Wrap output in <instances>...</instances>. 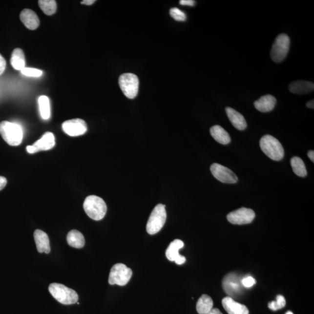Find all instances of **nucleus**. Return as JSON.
Wrapping results in <instances>:
<instances>
[{
  "mask_svg": "<svg viewBox=\"0 0 314 314\" xmlns=\"http://www.w3.org/2000/svg\"><path fill=\"white\" fill-rule=\"evenodd\" d=\"M84 209L86 214L94 221L102 220L105 217L107 207L102 198L91 195L85 199Z\"/></svg>",
  "mask_w": 314,
  "mask_h": 314,
  "instance_id": "nucleus-1",
  "label": "nucleus"
},
{
  "mask_svg": "<svg viewBox=\"0 0 314 314\" xmlns=\"http://www.w3.org/2000/svg\"><path fill=\"white\" fill-rule=\"evenodd\" d=\"M260 146L262 151L271 160L279 161L284 157V148L279 140L272 136H264L260 140Z\"/></svg>",
  "mask_w": 314,
  "mask_h": 314,
  "instance_id": "nucleus-2",
  "label": "nucleus"
},
{
  "mask_svg": "<svg viewBox=\"0 0 314 314\" xmlns=\"http://www.w3.org/2000/svg\"><path fill=\"white\" fill-rule=\"evenodd\" d=\"M48 291L55 299L63 304H74L78 301L77 293L60 283H51L48 288Z\"/></svg>",
  "mask_w": 314,
  "mask_h": 314,
  "instance_id": "nucleus-3",
  "label": "nucleus"
},
{
  "mask_svg": "<svg viewBox=\"0 0 314 314\" xmlns=\"http://www.w3.org/2000/svg\"><path fill=\"white\" fill-rule=\"evenodd\" d=\"M0 134L9 145L17 146L22 142V128L16 124L8 121L1 122L0 123Z\"/></svg>",
  "mask_w": 314,
  "mask_h": 314,
  "instance_id": "nucleus-4",
  "label": "nucleus"
},
{
  "mask_svg": "<svg viewBox=\"0 0 314 314\" xmlns=\"http://www.w3.org/2000/svg\"><path fill=\"white\" fill-rule=\"evenodd\" d=\"M167 212L166 206L159 204L155 206L149 217L146 230L148 233L155 234L159 232L166 223Z\"/></svg>",
  "mask_w": 314,
  "mask_h": 314,
  "instance_id": "nucleus-5",
  "label": "nucleus"
},
{
  "mask_svg": "<svg viewBox=\"0 0 314 314\" xmlns=\"http://www.w3.org/2000/svg\"><path fill=\"white\" fill-rule=\"evenodd\" d=\"M119 84L127 98L133 99L138 95L139 81L136 75L131 73L121 75L119 78Z\"/></svg>",
  "mask_w": 314,
  "mask_h": 314,
  "instance_id": "nucleus-6",
  "label": "nucleus"
},
{
  "mask_svg": "<svg viewBox=\"0 0 314 314\" xmlns=\"http://www.w3.org/2000/svg\"><path fill=\"white\" fill-rule=\"evenodd\" d=\"M132 271L124 264H116L112 267L109 273L108 282L111 285L124 286L130 281Z\"/></svg>",
  "mask_w": 314,
  "mask_h": 314,
  "instance_id": "nucleus-7",
  "label": "nucleus"
},
{
  "mask_svg": "<svg viewBox=\"0 0 314 314\" xmlns=\"http://www.w3.org/2000/svg\"><path fill=\"white\" fill-rule=\"evenodd\" d=\"M290 42L289 36L284 33L277 36L271 51V59L274 62L279 63L286 59L289 51Z\"/></svg>",
  "mask_w": 314,
  "mask_h": 314,
  "instance_id": "nucleus-8",
  "label": "nucleus"
},
{
  "mask_svg": "<svg viewBox=\"0 0 314 314\" xmlns=\"http://www.w3.org/2000/svg\"><path fill=\"white\" fill-rule=\"evenodd\" d=\"M210 170L215 178L224 184H234L238 182V178L232 170L217 163L213 164Z\"/></svg>",
  "mask_w": 314,
  "mask_h": 314,
  "instance_id": "nucleus-9",
  "label": "nucleus"
},
{
  "mask_svg": "<svg viewBox=\"0 0 314 314\" xmlns=\"http://www.w3.org/2000/svg\"><path fill=\"white\" fill-rule=\"evenodd\" d=\"M255 217V214L252 209L242 207L230 213L227 219L233 225H245L251 223Z\"/></svg>",
  "mask_w": 314,
  "mask_h": 314,
  "instance_id": "nucleus-10",
  "label": "nucleus"
},
{
  "mask_svg": "<svg viewBox=\"0 0 314 314\" xmlns=\"http://www.w3.org/2000/svg\"><path fill=\"white\" fill-rule=\"evenodd\" d=\"M62 126L63 132L72 137L83 135L87 130L86 122L79 118L64 122Z\"/></svg>",
  "mask_w": 314,
  "mask_h": 314,
  "instance_id": "nucleus-11",
  "label": "nucleus"
},
{
  "mask_svg": "<svg viewBox=\"0 0 314 314\" xmlns=\"http://www.w3.org/2000/svg\"><path fill=\"white\" fill-rule=\"evenodd\" d=\"M222 303L229 314H249V311L245 305L237 303L230 297H225Z\"/></svg>",
  "mask_w": 314,
  "mask_h": 314,
  "instance_id": "nucleus-12",
  "label": "nucleus"
},
{
  "mask_svg": "<svg viewBox=\"0 0 314 314\" xmlns=\"http://www.w3.org/2000/svg\"><path fill=\"white\" fill-rule=\"evenodd\" d=\"M20 20L27 28L30 30H35L40 25L38 15L30 9H25L21 12Z\"/></svg>",
  "mask_w": 314,
  "mask_h": 314,
  "instance_id": "nucleus-13",
  "label": "nucleus"
},
{
  "mask_svg": "<svg viewBox=\"0 0 314 314\" xmlns=\"http://www.w3.org/2000/svg\"><path fill=\"white\" fill-rule=\"evenodd\" d=\"M34 239L39 252H44L45 254L50 253V240L46 233L40 230H36L34 232Z\"/></svg>",
  "mask_w": 314,
  "mask_h": 314,
  "instance_id": "nucleus-14",
  "label": "nucleus"
},
{
  "mask_svg": "<svg viewBox=\"0 0 314 314\" xmlns=\"http://www.w3.org/2000/svg\"><path fill=\"white\" fill-rule=\"evenodd\" d=\"M276 99L275 97L267 94L256 100L254 103L255 108L261 112H268L275 108Z\"/></svg>",
  "mask_w": 314,
  "mask_h": 314,
  "instance_id": "nucleus-15",
  "label": "nucleus"
},
{
  "mask_svg": "<svg viewBox=\"0 0 314 314\" xmlns=\"http://www.w3.org/2000/svg\"><path fill=\"white\" fill-rule=\"evenodd\" d=\"M229 120L233 126L239 130H243L247 127V123L245 117L232 108L227 107L225 109Z\"/></svg>",
  "mask_w": 314,
  "mask_h": 314,
  "instance_id": "nucleus-16",
  "label": "nucleus"
},
{
  "mask_svg": "<svg viewBox=\"0 0 314 314\" xmlns=\"http://www.w3.org/2000/svg\"><path fill=\"white\" fill-rule=\"evenodd\" d=\"M56 145L55 137L51 132H46L41 139L36 141L33 145L36 148V152L40 151L49 150L54 147Z\"/></svg>",
  "mask_w": 314,
  "mask_h": 314,
  "instance_id": "nucleus-17",
  "label": "nucleus"
},
{
  "mask_svg": "<svg viewBox=\"0 0 314 314\" xmlns=\"http://www.w3.org/2000/svg\"><path fill=\"white\" fill-rule=\"evenodd\" d=\"M289 87L292 93L304 94L312 92L314 89V84L308 81H295L290 84Z\"/></svg>",
  "mask_w": 314,
  "mask_h": 314,
  "instance_id": "nucleus-18",
  "label": "nucleus"
},
{
  "mask_svg": "<svg viewBox=\"0 0 314 314\" xmlns=\"http://www.w3.org/2000/svg\"><path fill=\"white\" fill-rule=\"evenodd\" d=\"M223 288L229 294L233 295L237 293L241 288L238 277L233 274L227 275L223 280Z\"/></svg>",
  "mask_w": 314,
  "mask_h": 314,
  "instance_id": "nucleus-19",
  "label": "nucleus"
},
{
  "mask_svg": "<svg viewBox=\"0 0 314 314\" xmlns=\"http://www.w3.org/2000/svg\"><path fill=\"white\" fill-rule=\"evenodd\" d=\"M210 133L213 138L220 144L227 145L231 141L229 133L223 127L219 126H215L210 129Z\"/></svg>",
  "mask_w": 314,
  "mask_h": 314,
  "instance_id": "nucleus-20",
  "label": "nucleus"
},
{
  "mask_svg": "<svg viewBox=\"0 0 314 314\" xmlns=\"http://www.w3.org/2000/svg\"><path fill=\"white\" fill-rule=\"evenodd\" d=\"M68 245L76 249L84 248L85 245L84 237L80 231L72 230L69 231L66 237Z\"/></svg>",
  "mask_w": 314,
  "mask_h": 314,
  "instance_id": "nucleus-21",
  "label": "nucleus"
},
{
  "mask_svg": "<svg viewBox=\"0 0 314 314\" xmlns=\"http://www.w3.org/2000/svg\"><path fill=\"white\" fill-rule=\"evenodd\" d=\"M25 57L21 48H15L11 58V64L15 69L21 71L25 67Z\"/></svg>",
  "mask_w": 314,
  "mask_h": 314,
  "instance_id": "nucleus-22",
  "label": "nucleus"
},
{
  "mask_svg": "<svg viewBox=\"0 0 314 314\" xmlns=\"http://www.w3.org/2000/svg\"><path fill=\"white\" fill-rule=\"evenodd\" d=\"M184 243L182 240L176 239L170 243L166 251V256L170 261H175L181 254H179L180 249L184 248Z\"/></svg>",
  "mask_w": 314,
  "mask_h": 314,
  "instance_id": "nucleus-23",
  "label": "nucleus"
},
{
  "mask_svg": "<svg viewBox=\"0 0 314 314\" xmlns=\"http://www.w3.org/2000/svg\"><path fill=\"white\" fill-rule=\"evenodd\" d=\"M214 303L209 295L203 294L197 301L196 309L198 313L200 314H206L213 309Z\"/></svg>",
  "mask_w": 314,
  "mask_h": 314,
  "instance_id": "nucleus-24",
  "label": "nucleus"
},
{
  "mask_svg": "<svg viewBox=\"0 0 314 314\" xmlns=\"http://www.w3.org/2000/svg\"><path fill=\"white\" fill-rule=\"evenodd\" d=\"M291 164L295 175L300 177H305L307 175L306 165L301 158L293 157L291 160Z\"/></svg>",
  "mask_w": 314,
  "mask_h": 314,
  "instance_id": "nucleus-25",
  "label": "nucleus"
},
{
  "mask_svg": "<svg viewBox=\"0 0 314 314\" xmlns=\"http://www.w3.org/2000/svg\"><path fill=\"white\" fill-rule=\"evenodd\" d=\"M39 105L40 112L43 120H48L50 117V100L47 96H42L39 97Z\"/></svg>",
  "mask_w": 314,
  "mask_h": 314,
  "instance_id": "nucleus-26",
  "label": "nucleus"
},
{
  "mask_svg": "<svg viewBox=\"0 0 314 314\" xmlns=\"http://www.w3.org/2000/svg\"><path fill=\"white\" fill-rule=\"evenodd\" d=\"M38 3L40 8L47 15L50 16L57 11V2L54 0H40Z\"/></svg>",
  "mask_w": 314,
  "mask_h": 314,
  "instance_id": "nucleus-27",
  "label": "nucleus"
},
{
  "mask_svg": "<svg viewBox=\"0 0 314 314\" xmlns=\"http://www.w3.org/2000/svg\"><path fill=\"white\" fill-rule=\"evenodd\" d=\"M286 306V300L281 295H277L276 300L270 302L268 303V307L272 311H277L282 309Z\"/></svg>",
  "mask_w": 314,
  "mask_h": 314,
  "instance_id": "nucleus-28",
  "label": "nucleus"
},
{
  "mask_svg": "<svg viewBox=\"0 0 314 314\" xmlns=\"http://www.w3.org/2000/svg\"><path fill=\"white\" fill-rule=\"evenodd\" d=\"M170 16L179 22H184L187 20V15L178 8H172L169 11Z\"/></svg>",
  "mask_w": 314,
  "mask_h": 314,
  "instance_id": "nucleus-29",
  "label": "nucleus"
},
{
  "mask_svg": "<svg viewBox=\"0 0 314 314\" xmlns=\"http://www.w3.org/2000/svg\"><path fill=\"white\" fill-rule=\"evenodd\" d=\"M21 71L23 75L29 76V77L38 78L42 75V71L41 70L35 68H26L25 67Z\"/></svg>",
  "mask_w": 314,
  "mask_h": 314,
  "instance_id": "nucleus-30",
  "label": "nucleus"
},
{
  "mask_svg": "<svg viewBox=\"0 0 314 314\" xmlns=\"http://www.w3.org/2000/svg\"><path fill=\"white\" fill-rule=\"evenodd\" d=\"M255 280L251 276L245 277L242 280V284L244 287L249 288L255 284Z\"/></svg>",
  "mask_w": 314,
  "mask_h": 314,
  "instance_id": "nucleus-31",
  "label": "nucleus"
},
{
  "mask_svg": "<svg viewBox=\"0 0 314 314\" xmlns=\"http://www.w3.org/2000/svg\"><path fill=\"white\" fill-rule=\"evenodd\" d=\"M6 65H7V63L4 59V58L3 57L1 54H0V75H2L4 73Z\"/></svg>",
  "mask_w": 314,
  "mask_h": 314,
  "instance_id": "nucleus-32",
  "label": "nucleus"
},
{
  "mask_svg": "<svg viewBox=\"0 0 314 314\" xmlns=\"http://www.w3.org/2000/svg\"><path fill=\"white\" fill-rule=\"evenodd\" d=\"M179 2L180 4L182 5H188L190 6V7H193V6L195 5V2H196L193 1V0H181Z\"/></svg>",
  "mask_w": 314,
  "mask_h": 314,
  "instance_id": "nucleus-33",
  "label": "nucleus"
},
{
  "mask_svg": "<svg viewBox=\"0 0 314 314\" xmlns=\"http://www.w3.org/2000/svg\"><path fill=\"white\" fill-rule=\"evenodd\" d=\"M7 180L5 177L0 176V191L5 187L7 185Z\"/></svg>",
  "mask_w": 314,
  "mask_h": 314,
  "instance_id": "nucleus-34",
  "label": "nucleus"
},
{
  "mask_svg": "<svg viewBox=\"0 0 314 314\" xmlns=\"http://www.w3.org/2000/svg\"><path fill=\"white\" fill-rule=\"evenodd\" d=\"M175 262L176 264L182 265L185 263L186 258L184 257V256L181 255L178 259H177V260Z\"/></svg>",
  "mask_w": 314,
  "mask_h": 314,
  "instance_id": "nucleus-35",
  "label": "nucleus"
},
{
  "mask_svg": "<svg viewBox=\"0 0 314 314\" xmlns=\"http://www.w3.org/2000/svg\"><path fill=\"white\" fill-rule=\"evenodd\" d=\"M26 150L30 154H34L36 153V152H36V148L33 145L27 146L26 147Z\"/></svg>",
  "mask_w": 314,
  "mask_h": 314,
  "instance_id": "nucleus-36",
  "label": "nucleus"
},
{
  "mask_svg": "<svg viewBox=\"0 0 314 314\" xmlns=\"http://www.w3.org/2000/svg\"><path fill=\"white\" fill-rule=\"evenodd\" d=\"M95 2V0H84V1H81V4L87 5H91L94 4V3Z\"/></svg>",
  "mask_w": 314,
  "mask_h": 314,
  "instance_id": "nucleus-37",
  "label": "nucleus"
},
{
  "mask_svg": "<svg viewBox=\"0 0 314 314\" xmlns=\"http://www.w3.org/2000/svg\"><path fill=\"white\" fill-rule=\"evenodd\" d=\"M307 154H308V156H309L311 161H312V162L314 163V151L313 150H310L309 152H308Z\"/></svg>",
  "mask_w": 314,
  "mask_h": 314,
  "instance_id": "nucleus-38",
  "label": "nucleus"
},
{
  "mask_svg": "<svg viewBox=\"0 0 314 314\" xmlns=\"http://www.w3.org/2000/svg\"><path fill=\"white\" fill-rule=\"evenodd\" d=\"M206 314H223L221 312L220 310L217 309H212L209 312Z\"/></svg>",
  "mask_w": 314,
  "mask_h": 314,
  "instance_id": "nucleus-39",
  "label": "nucleus"
},
{
  "mask_svg": "<svg viewBox=\"0 0 314 314\" xmlns=\"http://www.w3.org/2000/svg\"><path fill=\"white\" fill-rule=\"evenodd\" d=\"M306 106L309 108H314V100H310V102L306 103Z\"/></svg>",
  "mask_w": 314,
  "mask_h": 314,
  "instance_id": "nucleus-40",
  "label": "nucleus"
},
{
  "mask_svg": "<svg viewBox=\"0 0 314 314\" xmlns=\"http://www.w3.org/2000/svg\"><path fill=\"white\" fill-rule=\"evenodd\" d=\"M285 314H293V313H292V312H287V313H286Z\"/></svg>",
  "mask_w": 314,
  "mask_h": 314,
  "instance_id": "nucleus-41",
  "label": "nucleus"
},
{
  "mask_svg": "<svg viewBox=\"0 0 314 314\" xmlns=\"http://www.w3.org/2000/svg\"><path fill=\"white\" fill-rule=\"evenodd\" d=\"M77 304H78V305H79V303H78V302H77Z\"/></svg>",
  "mask_w": 314,
  "mask_h": 314,
  "instance_id": "nucleus-42",
  "label": "nucleus"
}]
</instances>
